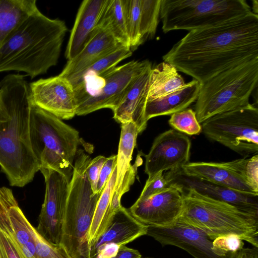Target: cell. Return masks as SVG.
Segmentation results:
<instances>
[{"mask_svg": "<svg viewBox=\"0 0 258 258\" xmlns=\"http://www.w3.org/2000/svg\"><path fill=\"white\" fill-rule=\"evenodd\" d=\"M162 58L203 83L225 70L258 58V15L251 12L189 31Z\"/></svg>", "mask_w": 258, "mask_h": 258, "instance_id": "cell-1", "label": "cell"}, {"mask_svg": "<svg viewBox=\"0 0 258 258\" xmlns=\"http://www.w3.org/2000/svg\"><path fill=\"white\" fill-rule=\"evenodd\" d=\"M31 105L30 84L24 76L10 74L1 81L0 166L13 186H24L39 171L30 139Z\"/></svg>", "mask_w": 258, "mask_h": 258, "instance_id": "cell-2", "label": "cell"}, {"mask_svg": "<svg viewBox=\"0 0 258 258\" xmlns=\"http://www.w3.org/2000/svg\"><path fill=\"white\" fill-rule=\"evenodd\" d=\"M67 31L63 21L50 19L38 9L0 48V73L22 72L31 79L46 73L58 62Z\"/></svg>", "mask_w": 258, "mask_h": 258, "instance_id": "cell-3", "label": "cell"}, {"mask_svg": "<svg viewBox=\"0 0 258 258\" xmlns=\"http://www.w3.org/2000/svg\"><path fill=\"white\" fill-rule=\"evenodd\" d=\"M179 189L183 194V206L177 221L202 230L213 239L236 235L258 247V215L203 195L193 188Z\"/></svg>", "mask_w": 258, "mask_h": 258, "instance_id": "cell-4", "label": "cell"}, {"mask_svg": "<svg viewBox=\"0 0 258 258\" xmlns=\"http://www.w3.org/2000/svg\"><path fill=\"white\" fill-rule=\"evenodd\" d=\"M91 160L78 150L69 183L59 245L71 258H90L88 233L101 194L93 192L86 173Z\"/></svg>", "mask_w": 258, "mask_h": 258, "instance_id": "cell-5", "label": "cell"}, {"mask_svg": "<svg viewBox=\"0 0 258 258\" xmlns=\"http://www.w3.org/2000/svg\"><path fill=\"white\" fill-rule=\"evenodd\" d=\"M29 131L31 145L39 170H53L70 182L80 142L79 132L33 104Z\"/></svg>", "mask_w": 258, "mask_h": 258, "instance_id": "cell-6", "label": "cell"}, {"mask_svg": "<svg viewBox=\"0 0 258 258\" xmlns=\"http://www.w3.org/2000/svg\"><path fill=\"white\" fill-rule=\"evenodd\" d=\"M258 82V58L225 70L201 84L195 105L198 122L247 105Z\"/></svg>", "mask_w": 258, "mask_h": 258, "instance_id": "cell-7", "label": "cell"}, {"mask_svg": "<svg viewBox=\"0 0 258 258\" xmlns=\"http://www.w3.org/2000/svg\"><path fill=\"white\" fill-rule=\"evenodd\" d=\"M252 11L244 0H161L160 19L166 33L221 24Z\"/></svg>", "mask_w": 258, "mask_h": 258, "instance_id": "cell-8", "label": "cell"}, {"mask_svg": "<svg viewBox=\"0 0 258 258\" xmlns=\"http://www.w3.org/2000/svg\"><path fill=\"white\" fill-rule=\"evenodd\" d=\"M209 139L247 157L258 151V109L254 104L217 114L205 121Z\"/></svg>", "mask_w": 258, "mask_h": 258, "instance_id": "cell-9", "label": "cell"}, {"mask_svg": "<svg viewBox=\"0 0 258 258\" xmlns=\"http://www.w3.org/2000/svg\"><path fill=\"white\" fill-rule=\"evenodd\" d=\"M150 63L147 60H132L112 68L97 77L94 81L99 78L103 81L102 85L94 94L77 101L76 115H84L102 108L113 111L136 78Z\"/></svg>", "mask_w": 258, "mask_h": 258, "instance_id": "cell-10", "label": "cell"}, {"mask_svg": "<svg viewBox=\"0 0 258 258\" xmlns=\"http://www.w3.org/2000/svg\"><path fill=\"white\" fill-rule=\"evenodd\" d=\"M40 171L45 179V192L36 229L49 243L59 245L70 181L53 170Z\"/></svg>", "mask_w": 258, "mask_h": 258, "instance_id": "cell-11", "label": "cell"}, {"mask_svg": "<svg viewBox=\"0 0 258 258\" xmlns=\"http://www.w3.org/2000/svg\"><path fill=\"white\" fill-rule=\"evenodd\" d=\"M147 235L163 246L179 247L194 258H233L236 254L219 253L213 247L214 239L203 231L178 221L167 226H148Z\"/></svg>", "mask_w": 258, "mask_h": 258, "instance_id": "cell-12", "label": "cell"}, {"mask_svg": "<svg viewBox=\"0 0 258 258\" xmlns=\"http://www.w3.org/2000/svg\"><path fill=\"white\" fill-rule=\"evenodd\" d=\"M190 148L188 137L174 129L160 134L145 156L148 179L160 172L181 168L189 162Z\"/></svg>", "mask_w": 258, "mask_h": 258, "instance_id": "cell-13", "label": "cell"}, {"mask_svg": "<svg viewBox=\"0 0 258 258\" xmlns=\"http://www.w3.org/2000/svg\"><path fill=\"white\" fill-rule=\"evenodd\" d=\"M32 104L62 119L76 115L77 100L69 80L58 75L30 84Z\"/></svg>", "mask_w": 258, "mask_h": 258, "instance_id": "cell-14", "label": "cell"}, {"mask_svg": "<svg viewBox=\"0 0 258 258\" xmlns=\"http://www.w3.org/2000/svg\"><path fill=\"white\" fill-rule=\"evenodd\" d=\"M183 206L181 191L170 184L163 190L147 199L137 200L128 210L135 219L145 225L164 227L177 221Z\"/></svg>", "mask_w": 258, "mask_h": 258, "instance_id": "cell-15", "label": "cell"}, {"mask_svg": "<svg viewBox=\"0 0 258 258\" xmlns=\"http://www.w3.org/2000/svg\"><path fill=\"white\" fill-rule=\"evenodd\" d=\"M148 227L121 206L114 213L105 232L90 247V258L114 257L121 246L147 235Z\"/></svg>", "mask_w": 258, "mask_h": 258, "instance_id": "cell-16", "label": "cell"}, {"mask_svg": "<svg viewBox=\"0 0 258 258\" xmlns=\"http://www.w3.org/2000/svg\"><path fill=\"white\" fill-rule=\"evenodd\" d=\"M248 160L243 157L226 162H188L180 170L188 176L198 177L241 192L258 195L247 179Z\"/></svg>", "mask_w": 258, "mask_h": 258, "instance_id": "cell-17", "label": "cell"}, {"mask_svg": "<svg viewBox=\"0 0 258 258\" xmlns=\"http://www.w3.org/2000/svg\"><path fill=\"white\" fill-rule=\"evenodd\" d=\"M168 185L191 188L212 199L231 205L243 211L258 215V195L241 192L203 179L184 174L180 168L164 174Z\"/></svg>", "mask_w": 258, "mask_h": 258, "instance_id": "cell-18", "label": "cell"}, {"mask_svg": "<svg viewBox=\"0 0 258 258\" xmlns=\"http://www.w3.org/2000/svg\"><path fill=\"white\" fill-rule=\"evenodd\" d=\"M139 132L132 122L121 124L120 137L116 158V178L112 199V209L115 212L121 206L120 200L135 181L138 167L142 160L138 156L136 162L131 165L132 157L136 145Z\"/></svg>", "mask_w": 258, "mask_h": 258, "instance_id": "cell-19", "label": "cell"}, {"mask_svg": "<svg viewBox=\"0 0 258 258\" xmlns=\"http://www.w3.org/2000/svg\"><path fill=\"white\" fill-rule=\"evenodd\" d=\"M151 62L136 78L117 107L113 111V118L121 124L132 122L139 132L147 125L145 111L149 88Z\"/></svg>", "mask_w": 258, "mask_h": 258, "instance_id": "cell-20", "label": "cell"}, {"mask_svg": "<svg viewBox=\"0 0 258 258\" xmlns=\"http://www.w3.org/2000/svg\"><path fill=\"white\" fill-rule=\"evenodd\" d=\"M121 45L108 30L97 26L83 49L68 60L59 75L68 78L77 74Z\"/></svg>", "mask_w": 258, "mask_h": 258, "instance_id": "cell-21", "label": "cell"}, {"mask_svg": "<svg viewBox=\"0 0 258 258\" xmlns=\"http://www.w3.org/2000/svg\"><path fill=\"white\" fill-rule=\"evenodd\" d=\"M107 0H84L79 8L65 56L68 60L83 49L97 26Z\"/></svg>", "mask_w": 258, "mask_h": 258, "instance_id": "cell-22", "label": "cell"}, {"mask_svg": "<svg viewBox=\"0 0 258 258\" xmlns=\"http://www.w3.org/2000/svg\"><path fill=\"white\" fill-rule=\"evenodd\" d=\"M201 83L194 79L180 89L165 96L147 100L145 116L147 121L151 118L171 115L186 109L197 99Z\"/></svg>", "mask_w": 258, "mask_h": 258, "instance_id": "cell-23", "label": "cell"}, {"mask_svg": "<svg viewBox=\"0 0 258 258\" xmlns=\"http://www.w3.org/2000/svg\"><path fill=\"white\" fill-rule=\"evenodd\" d=\"M132 51L127 46L121 45L101 57L80 73L67 78L72 84L77 94L95 79L116 67L121 60L130 57Z\"/></svg>", "mask_w": 258, "mask_h": 258, "instance_id": "cell-24", "label": "cell"}, {"mask_svg": "<svg viewBox=\"0 0 258 258\" xmlns=\"http://www.w3.org/2000/svg\"><path fill=\"white\" fill-rule=\"evenodd\" d=\"M37 9L35 0H0V48L17 27Z\"/></svg>", "mask_w": 258, "mask_h": 258, "instance_id": "cell-25", "label": "cell"}, {"mask_svg": "<svg viewBox=\"0 0 258 258\" xmlns=\"http://www.w3.org/2000/svg\"><path fill=\"white\" fill-rule=\"evenodd\" d=\"M116 178L115 166L96 205L88 233V241L89 247L96 243L105 232L115 213L112 209L111 204Z\"/></svg>", "mask_w": 258, "mask_h": 258, "instance_id": "cell-26", "label": "cell"}, {"mask_svg": "<svg viewBox=\"0 0 258 258\" xmlns=\"http://www.w3.org/2000/svg\"><path fill=\"white\" fill-rule=\"evenodd\" d=\"M185 84L176 68L163 61L151 69L147 100L165 96L180 89Z\"/></svg>", "mask_w": 258, "mask_h": 258, "instance_id": "cell-27", "label": "cell"}, {"mask_svg": "<svg viewBox=\"0 0 258 258\" xmlns=\"http://www.w3.org/2000/svg\"><path fill=\"white\" fill-rule=\"evenodd\" d=\"M97 26L107 29L120 44L130 48L124 0H107Z\"/></svg>", "mask_w": 258, "mask_h": 258, "instance_id": "cell-28", "label": "cell"}, {"mask_svg": "<svg viewBox=\"0 0 258 258\" xmlns=\"http://www.w3.org/2000/svg\"><path fill=\"white\" fill-rule=\"evenodd\" d=\"M160 7L161 0H141V34L144 41L155 35Z\"/></svg>", "mask_w": 258, "mask_h": 258, "instance_id": "cell-29", "label": "cell"}, {"mask_svg": "<svg viewBox=\"0 0 258 258\" xmlns=\"http://www.w3.org/2000/svg\"><path fill=\"white\" fill-rule=\"evenodd\" d=\"M130 48L135 50L143 42L141 34V0H124Z\"/></svg>", "mask_w": 258, "mask_h": 258, "instance_id": "cell-30", "label": "cell"}, {"mask_svg": "<svg viewBox=\"0 0 258 258\" xmlns=\"http://www.w3.org/2000/svg\"><path fill=\"white\" fill-rule=\"evenodd\" d=\"M168 123L174 130L189 136L199 135L202 131L196 112L191 108L171 114Z\"/></svg>", "mask_w": 258, "mask_h": 258, "instance_id": "cell-31", "label": "cell"}, {"mask_svg": "<svg viewBox=\"0 0 258 258\" xmlns=\"http://www.w3.org/2000/svg\"><path fill=\"white\" fill-rule=\"evenodd\" d=\"M31 231L35 241L36 258H71L62 247L49 243L33 226Z\"/></svg>", "mask_w": 258, "mask_h": 258, "instance_id": "cell-32", "label": "cell"}, {"mask_svg": "<svg viewBox=\"0 0 258 258\" xmlns=\"http://www.w3.org/2000/svg\"><path fill=\"white\" fill-rule=\"evenodd\" d=\"M214 249L219 253L224 255L229 253H236L244 246L243 240L233 235L216 237L213 240Z\"/></svg>", "mask_w": 258, "mask_h": 258, "instance_id": "cell-33", "label": "cell"}, {"mask_svg": "<svg viewBox=\"0 0 258 258\" xmlns=\"http://www.w3.org/2000/svg\"><path fill=\"white\" fill-rule=\"evenodd\" d=\"M168 186V182L163 172H160L146 181L138 201H142L160 192Z\"/></svg>", "mask_w": 258, "mask_h": 258, "instance_id": "cell-34", "label": "cell"}, {"mask_svg": "<svg viewBox=\"0 0 258 258\" xmlns=\"http://www.w3.org/2000/svg\"><path fill=\"white\" fill-rule=\"evenodd\" d=\"M0 258H24L15 241L1 229Z\"/></svg>", "mask_w": 258, "mask_h": 258, "instance_id": "cell-35", "label": "cell"}, {"mask_svg": "<svg viewBox=\"0 0 258 258\" xmlns=\"http://www.w3.org/2000/svg\"><path fill=\"white\" fill-rule=\"evenodd\" d=\"M107 158L99 155L91 159L87 167L86 173L93 192L97 193V186L99 174Z\"/></svg>", "mask_w": 258, "mask_h": 258, "instance_id": "cell-36", "label": "cell"}, {"mask_svg": "<svg viewBox=\"0 0 258 258\" xmlns=\"http://www.w3.org/2000/svg\"><path fill=\"white\" fill-rule=\"evenodd\" d=\"M116 155L107 158L101 170L97 186V192L102 194L114 167L116 165Z\"/></svg>", "mask_w": 258, "mask_h": 258, "instance_id": "cell-37", "label": "cell"}, {"mask_svg": "<svg viewBox=\"0 0 258 258\" xmlns=\"http://www.w3.org/2000/svg\"><path fill=\"white\" fill-rule=\"evenodd\" d=\"M248 182L256 193H258V155L255 154L248 158L246 166Z\"/></svg>", "mask_w": 258, "mask_h": 258, "instance_id": "cell-38", "label": "cell"}, {"mask_svg": "<svg viewBox=\"0 0 258 258\" xmlns=\"http://www.w3.org/2000/svg\"><path fill=\"white\" fill-rule=\"evenodd\" d=\"M140 252L135 249L128 247L125 245L121 246L116 254L112 258H141Z\"/></svg>", "mask_w": 258, "mask_h": 258, "instance_id": "cell-39", "label": "cell"}, {"mask_svg": "<svg viewBox=\"0 0 258 258\" xmlns=\"http://www.w3.org/2000/svg\"><path fill=\"white\" fill-rule=\"evenodd\" d=\"M233 258H258V247H243L236 253Z\"/></svg>", "mask_w": 258, "mask_h": 258, "instance_id": "cell-40", "label": "cell"}, {"mask_svg": "<svg viewBox=\"0 0 258 258\" xmlns=\"http://www.w3.org/2000/svg\"><path fill=\"white\" fill-rule=\"evenodd\" d=\"M141 258H150V257H142Z\"/></svg>", "mask_w": 258, "mask_h": 258, "instance_id": "cell-41", "label": "cell"}]
</instances>
